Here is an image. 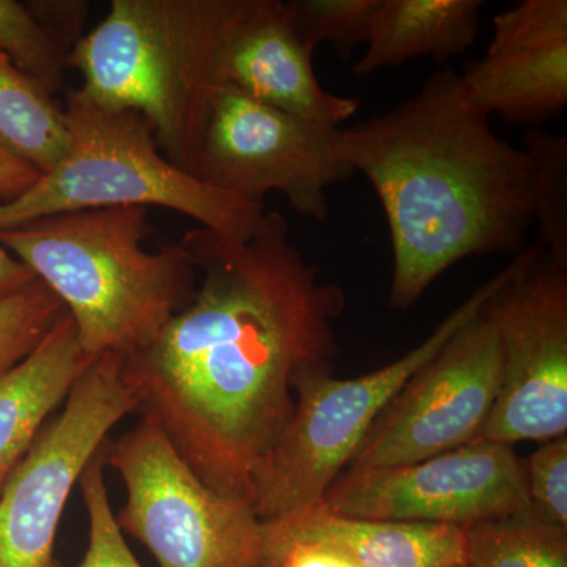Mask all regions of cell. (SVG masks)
Here are the masks:
<instances>
[{
    "instance_id": "1",
    "label": "cell",
    "mask_w": 567,
    "mask_h": 567,
    "mask_svg": "<svg viewBox=\"0 0 567 567\" xmlns=\"http://www.w3.org/2000/svg\"><path fill=\"white\" fill-rule=\"evenodd\" d=\"M181 244L196 290L151 344L122 358L123 377L137 413L194 473L251 505L254 473L292 420L295 374L338 352L346 293L306 262L278 212L246 241L197 227Z\"/></svg>"
},
{
    "instance_id": "2",
    "label": "cell",
    "mask_w": 567,
    "mask_h": 567,
    "mask_svg": "<svg viewBox=\"0 0 567 567\" xmlns=\"http://www.w3.org/2000/svg\"><path fill=\"white\" fill-rule=\"evenodd\" d=\"M339 151L368 178L385 213L390 303L398 311L468 257L527 248L535 163L527 148L496 136L451 66L390 111L341 126Z\"/></svg>"
},
{
    "instance_id": "3",
    "label": "cell",
    "mask_w": 567,
    "mask_h": 567,
    "mask_svg": "<svg viewBox=\"0 0 567 567\" xmlns=\"http://www.w3.org/2000/svg\"><path fill=\"white\" fill-rule=\"evenodd\" d=\"M259 0H112L70 52L81 91L111 110L134 111L167 159L196 167L205 125L224 82V58Z\"/></svg>"
},
{
    "instance_id": "4",
    "label": "cell",
    "mask_w": 567,
    "mask_h": 567,
    "mask_svg": "<svg viewBox=\"0 0 567 567\" xmlns=\"http://www.w3.org/2000/svg\"><path fill=\"white\" fill-rule=\"evenodd\" d=\"M148 208L58 213L0 230L13 254L61 300L89 357H128L192 300L197 268L181 240L152 252Z\"/></svg>"
},
{
    "instance_id": "5",
    "label": "cell",
    "mask_w": 567,
    "mask_h": 567,
    "mask_svg": "<svg viewBox=\"0 0 567 567\" xmlns=\"http://www.w3.org/2000/svg\"><path fill=\"white\" fill-rule=\"evenodd\" d=\"M63 110L65 153L25 192L0 200V230L58 213L158 207L227 240L246 241L256 234L264 204L213 188L175 166L137 112L102 106L81 89L66 93Z\"/></svg>"
},
{
    "instance_id": "6",
    "label": "cell",
    "mask_w": 567,
    "mask_h": 567,
    "mask_svg": "<svg viewBox=\"0 0 567 567\" xmlns=\"http://www.w3.org/2000/svg\"><path fill=\"white\" fill-rule=\"evenodd\" d=\"M517 264L516 256L436 324L420 346L393 363L354 379L334 377L330 363L301 368L292 380V420L252 476L256 516L262 522L279 520L320 505L388 402L483 311Z\"/></svg>"
},
{
    "instance_id": "7",
    "label": "cell",
    "mask_w": 567,
    "mask_h": 567,
    "mask_svg": "<svg viewBox=\"0 0 567 567\" xmlns=\"http://www.w3.org/2000/svg\"><path fill=\"white\" fill-rule=\"evenodd\" d=\"M103 461L125 486L118 527L159 567H259L264 524L252 506L208 487L153 417L107 440Z\"/></svg>"
},
{
    "instance_id": "8",
    "label": "cell",
    "mask_w": 567,
    "mask_h": 567,
    "mask_svg": "<svg viewBox=\"0 0 567 567\" xmlns=\"http://www.w3.org/2000/svg\"><path fill=\"white\" fill-rule=\"evenodd\" d=\"M484 312L498 331L502 382L480 439L514 446L567 435V265L528 245Z\"/></svg>"
},
{
    "instance_id": "9",
    "label": "cell",
    "mask_w": 567,
    "mask_h": 567,
    "mask_svg": "<svg viewBox=\"0 0 567 567\" xmlns=\"http://www.w3.org/2000/svg\"><path fill=\"white\" fill-rule=\"evenodd\" d=\"M134 412L122 357L96 358L0 488V567H62L55 537L71 491L112 427Z\"/></svg>"
},
{
    "instance_id": "10",
    "label": "cell",
    "mask_w": 567,
    "mask_h": 567,
    "mask_svg": "<svg viewBox=\"0 0 567 567\" xmlns=\"http://www.w3.org/2000/svg\"><path fill=\"white\" fill-rule=\"evenodd\" d=\"M339 132L226 84L212 104L193 175L249 203L281 193L292 210L324 223L328 189L353 174L339 151Z\"/></svg>"
},
{
    "instance_id": "11",
    "label": "cell",
    "mask_w": 567,
    "mask_h": 567,
    "mask_svg": "<svg viewBox=\"0 0 567 567\" xmlns=\"http://www.w3.org/2000/svg\"><path fill=\"white\" fill-rule=\"evenodd\" d=\"M322 503L339 516L464 529L532 513L525 461L483 439L412 464L347 468Z\"/></svg>"
},
{
    "instance_id": "12",
    "label": "cell",
    "mask_w": 567,
    "mask_h": 567,
    "mask_svg": "<svg viewBox=\"0 0 567 567\" xmlns=\"http://www.w3.org/2000/svg\"><path fill=\"white\" fill-rule=\"evenodd\" d=\"M499 382L502 344L483 308L388 402L347 468L412 464L480 439Z\"/></svg>"
},
{
    "instance_id": "13",
    "label": "cell",
    "mask_w": 567,
    "mask_h": 567,
    "mask_svg": "<svg viewBox=\"0 0 567 567\" xmlns=\"http://www.w3.org/2000/svg\"><path fill=\"white\" fill-rule=\"evenodd\" d=\"M486 54L461 76L481 114L540 125L567 106V0H522L495 14Z\"/></svg>"
},
{
    "instance_id": "14",
    "label": "cell",
    "mask_w": 567,
    "mask_h": 567,
    "mask_svg": "<svg viewBox=\"0 0 567 567\" xmlns=\"http://www.w3.org/2000/svg\"><path fill=\"white\" fill-rule=\"evenodd\" d=\"M312 54L295 33L281 0H259L224 58V82L267 104L316 125L341 128L360 102L324 91Z\"/></svg>"
},
{
    "instance_id": "15",
    "label": "cell",
    "mask_w": 567,
    "mask_h": 567,
    "mask_svg": "<svg viewBox=\"0 0 567 567\" xmlns=\"http://www.w3.org/2000/svg\"><path fill=\"white\" fill-rule=\"evenodd\" d=\"M95 360L82 350L63 309L33 352L0 374V488Z\"/></svg>"
},
{
    "instance_id": "16",
    "label": "cell",
    "mask_w": 567,
    "mask_h": 567,
    "mask_svg": "<svg viewBox=\"0 0 567 567\" xmlns=\"http://www.w3.org/2000/svg\"><path fill=\"white\" fill-rule=\"evenodd\" d=\"M287 535L342 555L358 567H454L465 563V529L331 513L323 503L270 520Z\"/></svg>"
},
{
    "instance_id": "17",
    "label": "cell",
    "mask_w": 567,
    "mask_h": 567,
    "mask_svg": "<svg viewBox=\"0 0 567 567\" xmlns=\"http://www.w3.org/2000/svg\"><path fill=\"white\" fill-rule=\"evenodd\" d=\"M481 0H380L357 76L432 58L445 63L475 43Z\"/></svg>"
},
{
    "instance_id": "18",
    "label": "cell",
    "mask_w": 567,
    "mask_h": 567,
    "mask_svg": "<svg viewBox=\"0 0 567 567\" xmlns=\"http://www.w3.org/2000/svg\"><path fill=\"white\" fill-rule=\"evenodd\" d=\"M66 145L65 110L0 52V148L44 174L59 163Z\"/></svg>"
},
{
    "instance_id": "19",
    "label": "cell",
    "mask_w": 567,
    "mask_h": 567,
    "mask_svg": "<svg viewBox=\"0 0 567 567\" xmlns=\"http://www.w3.org/2000/svg\"><path fill=\"white\" fill-rule=\"evenodd\" d=\"M472 567H567V529L529 513L465 529Z\"/></svg>"
},
{
    "instance_id": "20",
    "label": "cell",
    "mask_w": 567,
    "mask_h": 567,
    "mask_svg": "<svg viewBox=\"0 0 567 567\" xmlns=\"http://www.w3.org/2000/svg\"><path fill=\"white\" fill-rule=\"evenodd\" d=\"M525 148L535 163V226L544 251L567 265V141L533 128Z\"/></svg>"
},
{
    "instance_id": "21",
    "label": "cell",
    "mask_w": 567,
    "mask_h": 567,
    "mask_svg": "<svg viewBox=\"0 0 567 567\" xmlns=\"http://www.w3.org/2000/svg\"><path fill=\"white\" fill-rule=\"evenodd\" d=\"M380 0H292L284 2L301 43L315 54L330 43L342 61L365 44Z\"/></svg>"
},
{
    "instance_id": "22",
    "label": "cell",
    "mask_w": 567,
    "mask_h": 567,
    "mask_svg": "<svg viewBox=\"0 0 567 567\" xmlns=\"http://www.w3.org/2000/svg\"><path fill=\"white\" fill-rule=\"evenodd\" d=\"M0 52L55 95L69 70V54L44 32L25 3L0 0Z\"/></svg>"
},
{
    "instance_id": "23",
    "label": "cell",
    "mask_w": 567,
    "mask_h": 567,
    "mask_svg": "<svg viewBox=\"0 0 567 567\" xmlns=\"http://www.w3.org/2000/svg\"><path fill=\"white\" fill-rule=\"evenodd\" d=\"M62 311L61 300L40 281L0 300V374L33 352Z\"/></svg>"
},
{
    "instance_id": "24",
    "label": "cell",
    "mask_w": 567,
    "mask_h": 567,
    "mask_svg": "<svg viewBox=\"0 0 567 567\" xmlns=\"http://www.w3.org/2000/svg\"><path fill=\"white\" fill-rule=\"evenodd\" d=\"M80 487L89 516V547L80 567H142L112 511L104 481L103 447L82 472Z\"/></svg>"
},
{
    "instance_id": "25",
    "label": "cell",
    "mask_w": 567,
    "mask_h": 567,
    "mask_svg": "<svg viewBox=\"0 0 567 567\" xmlns=\"http://www.w3.org/2000/svg\"><path fill=\"white\" fill-rule=\"evenodd\" d=\"M532 513L567 529V435L543 443L525 461Z\"/></svg>"
},
{
    "instance_id": "26",
    "label": "cell",
    "mask_w": 567,
    "mask_h": 567,
    "mask_svg": "<svg viewBox=\"0 0 567 567\" xmlns=\"http://www.w3.org/2000/svg\"><path fill=\"white\" fill-rule=\"evenodd\" d=\"M262 524L264 547L259 567H358L333 550L287 535L274 522Z\"/></svg>"
},
{
    "instance_id": "27",
    "label": "cell",
    "mask_w": 567,
    "mask_h": 567,
    "mask_svg": "<svg viewBox=\"0 0 567 567\" xmlns=\"http://www.w3.org/2000/svg\"><path fill=\"white\" fill-rule=\"evenodd\" d=\"M44 32L66 54L80 43L87 21L89 3L82 0H33L25 2Z\"/></svg>"
},
{
    "instance_id": "28",
    "label": "cell",
    "mask_w": 567,
    "mask_h": 567,
    "mask_svg": "<svg viewBox=\"0 0 567 567\" xmlns=\"http://www.w3.org/2000/svg\"><path fill=\"white\" fill-rule=\"evenodd\" d=\"M40 174L0 148V200L11 199L35 183Z\"/></svg>"
},
{
    "instance_id": "29",
    "label": "cell",
    "mask_w": 567,
    "mask_h": 567,
    "mask_svg": "<svg viewBox=\"0 0 567 567\" xmlns=\"http://www.w3.org/2000/svg\"><path fill=\"white\" fill-rule=\"evenodd\" d=\"M35 281V275L0 245V300L21 292Z\"/></svg>"
},
{
    "instance_id": "30",
    "label": "cell",
    "mask_w": 567,
    "mask_h": 567,
    "mask_svg": "<svg viewBox=\"0 0 567 567\" xmlns=\"http://www.w3.org/2000/svg\"><path fill=\"white\" fill-rule=\"evenodd\" d=\"M454 567H472V566L466 565V563H462V565H457V566H454Z\"/></svg>"
}]
</instances>
